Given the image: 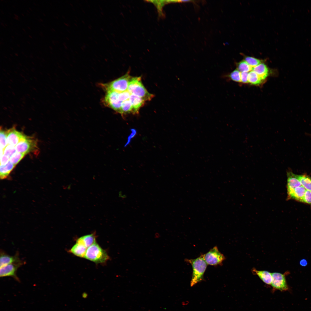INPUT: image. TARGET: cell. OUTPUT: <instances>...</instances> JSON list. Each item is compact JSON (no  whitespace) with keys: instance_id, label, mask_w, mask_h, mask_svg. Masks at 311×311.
<instances>
[{"instance_id":"obj_6","label":"cell","mask_w":311,"mask_h":311,"mask_svg":"<svg viewBox=\"0 0 311 311\" xmlns=\"http://www.w3.org/2000/svg\"><path fill=\"white\" fill-rule=\"evenodd\" d=\"M204 259L207 265L216 266L221 265L225 258L215 246L209 251L203 255Z\"/></svg>"},{"instance_id":"obj_5","label":"cell","mask_w":311,"mask_h":311,"mask_svg":"<svg viewBox=\"0 0 311 311\" xmlns=\"http://www.w3.org/2000/svg\"><path fill=\"white\" fill-rule=\"evenodd\" d=\"M106 92L103 99V103L105 106L120 113L123 102L119 99V92L115 91H108Z\"/></svg>"},{"instance_id":"obj_7","label":"cell","mask_w":311,"mask_h":311,"mask_svg":"<svg viewBox=\"0 0 311 311\" xmlns=\"http://www.w3.org/2000/svg\"><path fill=\"white\" fill-rule=\"evenodd\" d=\"M37 141L35 138L26 136L24 140L18 143L15 147L17 152L26 154L37 150Z\"/></svg>"},{"instance_id":"obj_32","label":"cell","mask_w":311,"mask_h":311,"mask_svg":"<svg viewBox=\"0 0 311 311\" xmlns=\"http://www.w3.org/2000/svg\"><path fill=\"white\" fill-rule=\"evenodd\" d=\"M248 72H243L241 73V82L244 83H248Z\"/></svg>"},{"instance_id":"obj_12","label":"cell","mask_w":311,"mask_h":311,"mask_svg":"<svg viewBox=\"0 0 311 311\" xmlns=\"http://www.w3.org/2000/svg\"><path fill=\"white\" fill-rule=\"evenodd\" d=\"M0 267L8 264L21 262L19 253L17 252L14 256H10L3 251H1L0 255Z\"/></svg>"},{"instance_id":"obj_2","label":"cell","mask_w":311,"mask_h":311,"mask_svg":"<svg viewBox=\"0 0 311 311\" xmlns=\"http://www.w3.org/2000/svg\"><path fill=\"white\" fill-rule=\"evenodd\" d=\"M131 78L129 73H127L110 82L99 83L98 85L106 92L110 91L122 92L128 90L129 83Z\"/></svg>"},{"instance_id":"obj_24","label":"cell","mask_w":311,"mask_h":311,"mask_svg":"<svg viewBox=\"0 0 311 311\" xmlns=\"http://www.w3.org/2000/svg\"><path fill=\"white\" fill-rule=\"evenodd\" d=\"M222 77L228 78L236 82H241V72L237 69L229 74L223 75Z\"/></svg>"},{"instance_id":"obj_17","label":"cell","mask_w":311,"mask_h":311,"mask_svg":"<svg viewBox=\"0 0 311 311\" xmlns=\"http://www.w3.org/2000/svg\"><path fill=\"white\" fill-rule=\"evenodd\" d=\"M252 70L264 80L268 76L269 74V69L268 67L266 64L263 63L253 67Z\"/></svg>"},{"instance_id":"obj_34","label":"cell","mask_w":311,"mask_h":311,"mask_svg":"<svg viewBox=\"0 0 311 311\" xmlns=\"http://www.w3.org/2000/svg\"><path fill=\"white\" fill-rule=\"evenodd\" d=\"M300 265L302 266H306L308 264L307 261L304 259L301 260L299 261Z\"/></svg>"},{"instance_id":"obj_30","label":"cell","mask_w":311,"mask_h":311,"mask_svg":"<svg viewBox=\"0 0 311 311\" xmlns=\"http://www.w3.org/2000/svg\"><path fill=\"white\" fill-rule=\"evenodd\" d=\"M131 94L127 90L124 92H119L118 96L119 99L123 102L128 99Z\"/></svg>"},{"instance_id":"obj_9","label":"cell","mask_w":311,"mask_h":311,"mask_svg":"<svg viewBox=\"0 0 311 311\" xmlns=\"http://www.w3.org/2000/svg\"><path fill=\"white\" fill-rule=\"evenodd\" d=\"M23 262H21L10 264L0 268V276L4 277L11 276L16 281L20 282L19 278L16 275L18 269L23 264Z\"/></svg>"},{"instance_id":"obj_10","label":"cell","mask_w":311,"mask_h":311,"mask_svg":"<svg viewBox=\"0 0 311 311\" xmlns=\"http://www.w3.org/2000/svg\"><path fill=\"white\" fill-rule=\"evenodd\" d=\"M7 145H10L14 147L19 143L24 140L26 136L22 133L17 131L14 127L7 130Z\"/></svg>"},{"instance_id":"obj_14","label":"cell","mask_w":311,"mask_h":311,"mask_svg":"<svg viewBox=\"0 0 311 311\" xmlns=\"http://www.w3.org/2000/svg\"><path fill=\"white\" fill-rule=\"evenodd\" d=\"M252 272L253 274L257 275L265 283L268 285L271 284L272 281V273L266 270H258L253 268Z\"/></svg>"},{"instance_id":"obj_4","label":"cell","mask_w":311,"mask_h":311,"mask_svg":"<svg viewBox=\"0 0 311 311\" xmlns=\"http://www.w3.org/2000/svg\"><path fill=\"white\" fill-rule=\"evenodd\" d=\"M127 90L131 94L137 96L145 101L150 100L153 96L145 89L142 83L140 77L131 78L129 83Z\"/></svg>"},{"instance_id":"obj_20","label":"cell","mask_w":311,"mask_h":311,"mask_svg":"<svg viewBox=\"0 0 311 311\" xmlns=\"http://www.w3.org/2000/svg\"><path fill=\"white\" fill-rule=\"evenodd\" d=\"M264 80L254 71L252 70L249 73L248 83L253 85H258L262 83Z\"/></svg>"},{"instance_id":"obj_8","label":"cell","mask_w":311,"mask_h":311,"mask_svg":"<svg viewBox=\"0 0 311 311\" xmlns=\"http://www.w3.org/2000/svg\"><path fill=\"white\" fill-rule=\"evenodd\" d=\"M288 273L286 272L284 274L277 272L272 273V281L271 285L274 289L281 291L289 290V287L286 278V275Z\"/></svg>"},{"instance_id":"obj_26","label":"cell","mask_w":311,"mask_h":311,"mask_svg":"<svg viewBox=\"0 0 311 311\" xmlns=\"http://www.w3.org/2000/svg\"><path fill=\"white\" fill-rule=\"evenodd\" d=\"M26 154L17 151L14 153L10 159V161L16 165L24 158Z\"/></svg>"},{"instance_id":"obj_1","label":"cell","mask_w":311,"mask_h":311,"mask_svg":"<svg viewBox=\"0 0 311 311\" xmlns=\"http://www.w3.org/2000/svg\"><path fill=\"white\" fill-rule=\"evenodd\" d=\"M185 260L190 263L192 266L193 272L190 282V286L192 287L203 280L208 265L204 259L203 255L196 259H186Z\"/></svg>"},{"instance_id":"obj_25","label":"cell","mask_w":311,"mask_h":311,"mask_svg":"<svg viewBox=\"0 0 311 311\" xmlns=\"http://www.w3.org/2000/svg\"><path fill=\"white\" fill-rule=\"evenodd\" d=\"M149 2L152 3L156 6L158 10L160 15H163L162 10L164 5L169 3H172V0L151 1Z\"/></svg>"},{"instance_id":"obj_28","label":"cell","mask_w":311,"mask_h":311,"mask_svg":"<svg viewBox=\"0 0 311 311\" xmlns=\"http://www.w3.org/2000/svg\"><path fill=\"white\" fill-rule=\"evenodd\" d=\"M0 147L3 151L7 145V131L0 129Z\"/></svg>"},{"instance_id":"obj_21","label":"cell","mask_w":311,"mask_h":311,"mask_svg":"<svg viewBox=\"0 0 311 311\" xmlns=\"http://www.w3.org/2000/svg\"><path fill=\"white\" fill-rule=\"evenodd\" d=\"M130 113H135L132 104L128 99L123 102L119 113L123 115Z\"/></svg>"},{"instance_id":"obj_11","label":"cell","mask_w":311,"mask_h":311,"mask_svg":"<svg viewBox=\"0 0 311 311\" xmlns=\"http://www.w3.org/2000/svg\"><path fill=\"white\" fill-rule=\"evenodd\" d=\"M287 188L288 199L292 194L295 189L302 185L298 179L297 175L291 171L287 172Z\"/></svg>"},{"instance_id":"obj_22","label":"cell","mask_w":311,"mask_h":311,"mask_svg":"<svg viewBox=\"0 0 311 311\" xmlns=\"http://www.w3.org/2000/svg\"><path fill=\"white\" fill-rule=\"evenodd\" d=\"M301 185L306 190L311 191V177L304 175H297Z\"/></svg>"},{"instance_id":"obj_15","label":"cell","mask_w":311,"mask_h":311,"mask_svg":"<svg viewBox=\"0 0 311 311\" xmlns=\"http://www.w3.org/2000/svg\"><path fill=\"white\" fill-rule=\"evenodd\" d=\"M95 233L82 236L77 240L76 242L83 244L87 248L96 242Z\"/></svg>"},{"instance_id":"obj_19","label":"cell","mask_w":311,"mask_h":311,"mask_svg":"<svg viewBox=\"0 0 311 311\" xmlns=\"http://www.w3.org/2000/svg\"><path fill=\"white\" fill-rule=\"evenodd\" d=\"M306 190L302 185L295 188L289 199H294L302 202Z\"/></svg>"},{"instance_id":"obj_16","label":"cell","mask_w":311,"mask_h":311,"mask_svg":"<svg viewBox=\"0 0 311 311\" xmlns=\"http://www.w3.org/2000/svg\"><path fill=\"white\" fill-rule=\"evenodd\" d=\"M129 99L130 100L135 113H138L140 108L144 104L145 100L142 98L134 95L131 94Z\"/></svg>"},{"instance_id":"obj_13","label":"cell","mask_w":311,"mask_h":311,"mask_svg":"<svg viewBox=\"0 0 311 311\" xmlns=\"http://www.w3.org/2000/svg\"><path fill=\"white\" fill-rule=\"evenodd\" d=\"M87 248L82 243L76 242V243L68 251L69 253L81 258H84Z\"/></svg>"},{"instance_id":"obj_35","label":"cell","mask_w":311,"mask_h":311,"mask_svg":"<svg viewBox=\"0 0 311 311\" xmlns=\"http://www.w3.org/2000/svg\"><path fill=\"white\" fill-rule=\"evenodd\" d=\"M133 131H132V134L128 138V142L127 143L129 142L131 139V138H132V137H133L136 134V130H135L134 129H133Z\"/></svg>"},{"instance_id":"obj_18","label":"cell","mask_w":311,"mask_h":311,"mask_svg":"<svg viewBox=\"0 0 311 311\" xmlns=\"http://www.w3.org/2000/svg\"><path fill=\"white\" fill-rule=\"evenodd\" d=\"M15 166V165L11 163L10 161L5 165H0L1 179H3L7 178Z\"/></svg>"},{"instance_id":"obj_29","label":"cell","mask_w":311,"mask_h":311,"mask_svg":"<svg viewBox=\"0 0 311 311\" xmlns=\"http://www.w3.org/2000/svg\"><path fill=\"white\" fill-rule=\"evenodd\" d=\"M16 151L15 147L8 145L4 150L3 154L10 159L12 155Z\"/></svg>"},{"instance_id":"obj_33","label":"cell","mask_w":311,"mask_h":311,"mask_svg":"<svg viewBox=\"0 0 311 311\" xmlns=\"http://www.w3.org/2000/svg\"><path fill=\"white\" fill-rule=\"evenodd\" d=\"M0 165L6 164L10 161V158L4 154L0 156Z\"/></svg>"},{"instance_id":"obj_27","label":"cell","mask_w":311,"mask_h":311,"mask_svg":"<svg viewBox=\"0 0 311 311\" xmlns=\"http://www.w3.org/2000/svg\"><path fill=\"white\" fill-rule=\"evenodd\" d=\"M244 60L253 68L262 63L261 60L251 56H246L244 57Z\"/></svg>"},{"instance_id":"obj_31","label":"cell","mask_w":311,"mask_h":311,"mask_svg":"<svg viewBox=\"0 0 311 311\" xmlns=\"http://www.w3.org/2000/svg\"><path fill=\"white\" fill-rule=\"evenodd\" d=\"M302 202L311 205V191L306 190Z\"/></svg>"},{"instance_id":"obj_23","label":"cell","mask_w":311,"mask_h":311,"mask_svg":"<svg viewBox=\"0 0 311 311\" xmlns=\"http://www.w3.org/2000/svg\"><path fill=\"white\" fill-rule=\"evenodd\" d=\"M237 69L241 73L248 72L252 70L253 67L249 65L244 60H243L237 63Z\"/></svg>"},{"instance_id":"obj_3","label":"cell","mask_w":311,"mask_h":311,"mask_svg":"<svg viewBox=\"0 0 311 311\" xmlns=\"http://www.w3.org/2000/svg\"><path fill=\"white\" fill-rule=\"evenodd\" d=\"M84 258L96 263H104L109 259L106 251L96 242L87 249Z\"/></svg>"}]
</instances>
